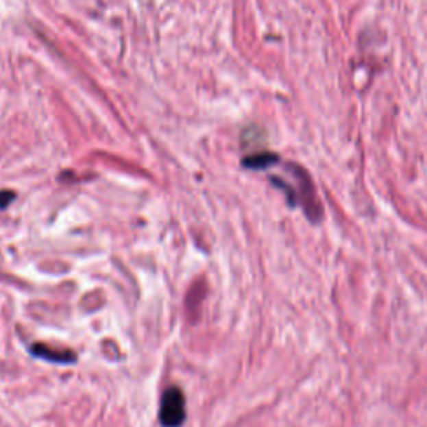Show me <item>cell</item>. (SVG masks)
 <instances>
[{
  "mask_svg": "<svg viewBox=\"0 0 427 427\" xmlns=\"http://www.w3.org/2000/svg\"><path fill=\"white\" fill-rule=\"evenodd\" d=\"M186 419V399L182 391L171 387L164 392L160 404V424L164 427H180Z\"/></svg>",
  "mask_w": 427,
  "mask_h": 427,
  "instance_id": "obj_1",
  "label": "cell"
},
{
  "mask_svg": "<svg viewBox=\"0 0 427 427\" xmlns=\"http://www.w3.org/2000/svg\"><path fill=\"white\" fill-rule=\"evenodd\" d=\"M277 160H279V157H277L276 154L263 152V154H256V156H251V157H247V159H244V165L247 169H265V167H269V165L276 164Z\"/></svg>",
  "mask_w": 427,
  "mask_h": 427,
  "instance_id": "obj_3",
  "label": "cell"
},
{
  "mask_svg": "<svg viewBox=\"0 0 427 427\" xmlns=\"http://www.w3.org/2000/svg\"><path fill=\"white\" fill-rule=\"evenodd\" d=\"M30 352H32V356L42 357V359H45V361H51V363L67 364V363H74L75 361L74 356H64L62 352L52 351L51 347H45V345H34V347H30Z\"/></svg>",
  "mask_w": 427,
  "mask_h": 427,
  "instance_id": "obj_2",
  "label": "cell"
},
{
  "mask_svg": "<svg viewBox=\"0 0 427 427\" xmlns=\"http://www.w3.org/2000/svg\"><path fill=\"white\" fill-rule=\"evenodd\" d=\"M15 195L12 192H0V209H5L10 202L14 201Z\"/></svg>",
  "mask_w": 427,
  "mask_h": 427,
  "instance_id": "obj_4",
  "label": "cell"
}]
</instances>
